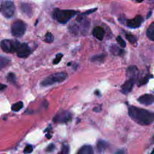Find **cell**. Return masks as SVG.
Listing matches in <instances>:
<instances>
[{"label":"cell","mask_w":154,"mask_h":154,"mask_svg":"<svg viewBox=\"0 0 154 154\" xmlns=\"http://www.w3.org/2000/svg\"><path fill=\"white\" fill-rule=\"evenodd\" d=\"M128 114L134 122L141 125H149L154 122V113L143 108L130 106Z\"/></svg>","instance_id":"6da1fadb"},{"label":"cell","mask_w":154,"mask_h":154,"mask_svg":"<svg viewBox=\"0 0 154 154\" xmlns=\"http://www.w3.org/2000/svg\"><path fill=\"white\" fill-rule=\"evenodd\" d=\"M78 13V11L73 10H60L59 9H55L52 13V16L58 23L65 24Z\"/></svg>","instance_id":"7a4b0ae2"},{"label":"cell","mask_w":154,"mask_h":154,"mask_svg":"<svg viewBox=\"0 0 154 154\" xmlns=\"http://www.w3.org/2000/svg\"><path fill=\"white\" fill-rule=\"evenodd\" d=\"M68 78V74L65 72H58L53 73L44 80L42 81L41 84L42 86L47 87L49 86H52L55 84L60 83L65 81Z\"/></svg>","instance_id":"3957f363"},{"label":"cell","mask_w":154,"mask_h":154,"mask_svg":"<svg viewBox=\"0 0 154 154\" xmlns=\"http://www.w3.org/2000/svg\"><path fill=\"white\" fill-rule=\"evenodd\" d=\"M21 43L15 39H4L1 42V48L6 52H16L21 46Z\"/></svg>","instance_id":"277c9868"},{"label":"cell","mask_w":154,"mask_h":154,"mask_svg":"<svg viewBox=\"0 0 154 154\" xmlns=\"http://www.w3.org/2000/svg\"><path fill=\"white\" fill-rule=\"evenodd\" d=\"M27 30L25 24L21 21L17 20L13 23L11 26L12 34L16 37H19L23 36Z\"/></svg>","instance_id":"5b68a950"},{"label":"cell","mask_w":154,"mask_h":154,"mask_svg":"<svg viewBox=\"0 0 154 154\" xmlns=\"http://www.w3.org/2000/svg\"><path fill=\"white\" fill-rule=\"evenodd\" d=\"M1 10L4 17L11 18L13 16L15 12V6L13 1H6L1 3Z\"/></svg>","instance_id":"8992f818"},{"label":"cell","mask_w":154,"mask_h":154,"mask_svg":"<svg viewBox=\"0 0 154 154\" xmlns=\"http://www.w3.org/2000/svg\"><path fill=\"white\" fill-rule=\"evenodd\" d=\"M72 119V114L68 111H60L53 118V122L55 123H67Z\"/></svg>","instance_id":"52a82bcc"},{"label":"cell","mask_w":154,"mask_h":154,"mask_svg":"<svg viewBox=\"0 0 154 154\" xmlns=\"http://www.w3.org/2000/svg\"><path fill=\"white\" fill-rule=\"evenodd\" d=\"M31 48L27 43L21 44L20 47L19 48L18 50L16 52L17 55L19 58H23V59L27 58L31 54Z\"/></svg>","instance_id":"ba28073f"},{"label":"cell","mask_w":154,"mask_h":154,"mask_svg":"<svg viewBox=\"0 0 154 154\" xmlns=\"http://www.w3.org/2000/svg\"><path fill=\"white\" fill-rule=\"evenodd\" d=\"M139 75V70L136 66H130L126 70V75L129 80H132L136 82Z\"/></svg>","instance_id":"9c48e42d"},{"label":"cell","mask_w":154,"mask_h":154,"mask_svg":"<svg viewBox=\"0 0 154 154\" xmlns=\"http://www.w3.org/2000/svg\"><path fill=\"white\" fill-rule=\"evenodd\" d=\"M143 22V18L141 16H137L132 19L126 21V25L131 28H137L139 27Z\"/></svg>","instance_id":"30bf717a"},{"label":"cell","mask_w":154,"mask_h":154,"mask_svg":"<svg viewBox=\"0 0 154 154\" xmlns=\"http://www.w3.org/2000/svg\"><path fill=\"white\" fill-rule=\"evenodd\" d=\"M138 101L142 105H150L154 102V96L150 94H145L138 99Z\"/></svg>","instance_id":"8fae6325"},{"label":"cell","mask_w":154,"mask_h":154,"mask_svg":"<svg viewBox=\"0 0 154 154\" xmlns=\"http://www.w3.org/2000/svg\"><path fill=\"white\" fill-rule=\"evenodd\" d=\"M135 83H136V81L132 80H128L125 82V83L121 87L122 92L124 94H128L130 93L133 89Z\"/></svg>","instance_id":"7c38bea8"},{"label":"cell","mask_w":154,"mask_h":154,"mask_svg":"<svg viewBox=\"0 0 154 154\" xmlns=\"http://www.w3.org/2000/svg\"><path fill=\"white\" fill-rule=\"evenodd\" d=\"M93 36L100 41H102L105 34L104 30L101 27H96L93 28L92 31Z\"/></svg>","instance_id":"4fadbf2b"},{"label":"cell","mask_w":154,"mask_h":154,"mask_svg":"<svg viewBox=\"0 0 154 154\" xmlns=\"http://www.w3.org/2000/svg\"><path fill=\"white\" fill-rule=\"evenodd\" d=\"M21 12L28 17H31L33 15V9L30 4L27 3H22L19 6Z\"/></svg>","instance_id":"5bb4252c"},{"label":"cell","mask_w":154,"mask_h":154,"mask_svg":"<svg viewBox=\"0 0 154 154\" xmlns=\"http://www.w3.org/2000/svg\"><path fill=\"white\" fill-rule=\"evenodd\" d=\"M108 146L109 145L107 142L102 140H99L97 143V149L98 152L100 153H103L108 148Z\"/></svg>","instance_id":"9a60e30c"},{"label":"cell","mask_w":154,"mask_h":154,"mask_svg":"<svg viewBox=\"0 0 154 154\" xmlns=\"http://www.w3.org/2000/svg\"><path fill=\"white\" fill-rule=\"evenodd\" d=\"M77 154H94V152L91 146L85 145L80 149Z\"/></svg>","instance_id":"2e32d148"},{"label":"cell","mask_w":154,"mask_h":154,"mask_svg":"<svg viewBox=\"0 0 154 154\" xmlns=\"http://www.w3.org/2000/svg\"><path fill=\"white\" fill-rule=\"evenodd\" d=\"M10 63V60L8 57L0 56V70L7 66Z\"/></svg>","instance_id":"e0dca14e"},{"label":"cell","mask_w":154,"mask_h":154,"mask_svg":"<svg viewBox=\"0 0 154 154\" xmlns=\"http://www.w3.org/2000/svg\"><path fill=\"white\" fill-rule=\"evenodd\" d=\"M146 34L150 40L154 42V23H152L148 27Z\"/></svg>","instance_id":"ac0fdd59"},{"label":"cell","mask_w":154,"mask_h":154,"mask_svg":"<svg viewBox=\"0 0 154 154\" xmlns=\"http://www.w3.org/2000/svg\"><path fill=\"white\" fill-rule=\"evenodd\" d=\"M24 104L22 101H19L15 104H14L12 107V110L14 112H17L19 111V110H21L23 108Z\"/></svg>","instance_id":"d6986e66"},{"label":"cell","mask_w":154,"mask_h":154,"mask_svg":"<svg viewBox=\"0 0 154 154\" xmlns=\"http://www.w3.org/2000/svg\"><path fill=\"white\" fill-rule=\"evenodd\" d=\"M105 59V55L103 54L96 55L92 57L91 60L93 62H103Z\"/></svg>","instance_id":"ffe728a7"},{"label":"cell","mask_w":154,"mask_h":154,"mask_svg":"<svg viewBox=\"0 0 154 154\" xmlns=\"http://www.w3.org/2000/svg\"><path fill=\"white\" fill-rule=\"evenodd\" d=\"M110 48V51H111L112 54H113L115 55H119L123 52V50L121 49L117 46H112Z\"/></svg>","instance_id":"44dd1931"},{"label":"cell","mask_w":154,"mask_h":154,"mask_svg":"<svg viewBox=\"0 0 154 154\" xmlns=\"http://www.w3.org/2000/svg\"><path fill=\"white\" fill-rule=\"evenodd\" d=\"M150 76H152V75H146L145 77H143V78H141L140 80H139V81H138V83H137V86H138L139 87H140V86H143V85H145V84H146V83L148 82V81H149V78H150Z\"/></svg>","instance_id":"7402d4cb"},{"label":"cell","mask_w":154,"mask_h":154,"mask_svg":"<svg viewBox=\"0 0 154 154\" xmlns=\"http://www.w3.org/2000/svg\"><path fill=\"white\" fill-rule=\"evenodd\" d=\"M7 80L10 83L15 84L16 81V77L15 74L12 72H10L7 76Z\"/></svg>","instance_id":"603a6c76"},{"label":"cell","mask_w":154,"mask_h":154,"mask_svg":"<svg viewBox=\"0 0 154 154\" xmlns=\"http://www.w3.org/2000/svg\"><path fill=\"white\" fill-rule=\"evenodd\" d=\"M54 36L52 34V33H48L47 34H46L45 40H44V41L45 42H46L48 44H51L54 41Z\"/></svg>","instance_id":"cb8c5ba5"},{"label":"cell","mask_w":154,"mask_h":154,"mask_svg":"<svg viewBox=\"0 0 154 154\" xmlns=\"http://www.w3.org/2000/svg\"><path fill=\"white\" fill-rule=\"evenodd\" d=\"M126 39L132 44L136 43V42H137L136 38L134 36H133L132 34H126Z\"/></svg>","instance_id":"d4e9b609"},{"label":"cell","mask_w":154,"mask_h":154,"mask_svg":"<svg viewBox=\"0 0 154 154\" xmlns=\"http://www.w3.org/2000/svg\"><path fill=\"white\" fill-rule=\"evenodd\" d=\"M63 56V55L62 54H61V53L57 54L56 55V58H55V59L54 60V61H53V64H54V65H57V64H59V63H60V62L61 61Z\"/></svg>","instance_id":"484cf974"},{"label":"cell","mask_w":154,"mask_h":154,"mask_svg":"<svg viewBox=\"0 0 154 154\" xmlns=\"http://www.w3.org/2000/svg\"><path fill=\"white\" fill-rule=\"evenodd\" d=\"M116 41H117V42H118V44L121 45V47H122V48H125V47H126V44L125 42L124 41V40L123 39L122 37L118 36V37H117V38H116Z\"/></svg>","instance_id":"4316f807"},{"label":"cell","mask_w":154,"mask_h":154,"mask_svg":"<svg viewBox=\"0 0 154 154\" xmlns=\"http://www.w3.org/2000/svg\"><path fill=\"white\" fill-rule=\"evenodd\" d=\"M33 146L31 145H27L26 146V147H25V149H24V153L25 154L27 153H30L32 152L33 151Z\"/></svg>","instance_id":"83f0119b"},{"label":"cell","mask_w":154,"mask_h":154,"mask_svg":"<svg viewBox=\"0 0 154 154\" xmlns=\"http://www.w3.org/2000/svg\"><path fill=\"white\" fill-rule=\"evenodd\" d=\"M69 152V147L67 145H63L62 150V152L59 154H68Z\"/></svg>","instance_id":"f1b7e54d"},{"label":"cell","mask_w":154,"mask_h":154,"mask_svg":"<svg viewBox=\"0 0 154 154\" xmlns=\"http://www.w3.org/2000/svg\"><path fill=\"white\" fill-rule=\"evenodd\" d=\"M54 149H55V145L54 144L51 143L47 147L46 150V152H52L54 150Z\"/></svg>","instance_id":"f546056e"},{"label":"cell","mask_w":154,"mask_h":154,"mask_svg":"<svg viewBox=\"0 0 154 154\" xmlns=\"http://www.w3.org/2000/svg\"><path fill=\"white\" fill-rule=\"evenodd\" d=\"M96 9H92V10H88V11L86 12L85 13H83V14H81V15H82V16H84V15H89V14H90V13H92L94 12V11H96Z\"/></svg>","instance_id":"4dcf8cb0"},{"label":"cell","mask_w":154,"mask_h":154,"mask_svg":"<svg viewBox=\"0 0 154 154\" xmlns=\"http://www.w3.org/2000/svg\"><path fill=\"white\" fill-rule=\"evenodd\" d=\"M7 88V86L6 84L0 83V91H3Z\"/></svg>","instance_id":"1f68e13d"},{"label":"cell","mask_w":154,"mask_h":154,"mask_svg":"<svg viewBox=\"0 0 154 154\" xmlns=\"http://www.w3.org/2000/svg\"><path fill=\"white\" fill-rule=\"evenodd\" d=\"M150 154H154V149L152 150V152L150 153Z\"/></svg>","instance_id":"d6a6232c"},{"label":"cell","mask_w":154,"mask_h":154,"mask_svg":"<svg viewBox=\"0 0 154 154\" xmlns=\"http://www.w3.org/2000/svg\"><path fill=\"white\" fill-rule=\"evenodd\" d=\"M0 10H1V9H0Z\"/></svg>","instance_id":"836d02e7"},{"label":"cell","mask_w":154,"mask_h":154,"mask_svg":"<svg viewBox=\"0 0 154 154\" xmlns=\"http://www.w3.org/2000/svg\"><path fill=\"white\" fill-rule=\"evenodd\" d=\"M153 139H154V138H153Z\"/></svg>","instance_id":"e575fe53"}]
</instances>
